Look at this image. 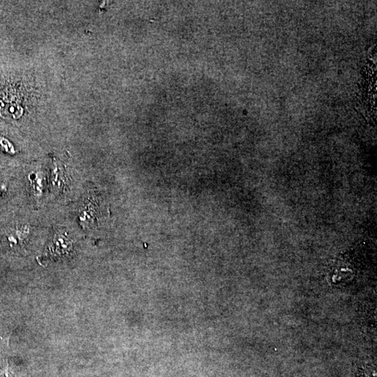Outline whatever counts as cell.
Wrapping results in <instances>:
<instances>
[{
    "label": "cell",
    "mask_w": 377,
    "mask_h": 377,
    "mask_svg": "<svg viewBox=\"0 0 377 377\" xmlns=\"http://www.w3.org/2000/svg\"><path fill=\"white\" fill-rule=\"evenodd\" d=\"M0 147L5 153L9 155H14L16 153L14 145L9 139L5 136L0 135Z\"/></svg>",
    "instance_id": "1"
}]
</instances>
